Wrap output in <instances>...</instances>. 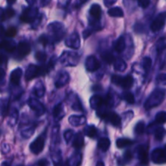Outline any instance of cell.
<instances>
[{"label": "cell", "mask_w": 166, "mask_h": 166, "mask_svg": "<svg viewBox=\"0 0 166 166\" xmlns=\"http://www.w3.org/2000/svg\"><path fill=\"white\" fill-rule=\"evenodd\" d=\"M17 51L18 54H19L21 57L26 56V55H29L31 51L30 45L26 42H20L17 46Z\"/></svg>", "instance_id": "obj_8"}, {"label": "cell", "mask_w": 166, "mask_h": 166, "mask_svg": "<svg viewBox=\"0 0 166 166\" xmlns=\"http://www.w3.org/2000/svg\"><path fill=\"white\" fill-rule=\"evenodd\" d=\"M86 135H87V136H88V137H95V136L96 135V127H94V126H91V127H88V129H87V132H86Z\"/></svg>", "instance_id": "obj_24"}, {"label": "cell", "mask_w": 166, "mask_h": 166, "mask_svg": "<svg viewBox=\"0 0 166 166\" xmlns=\"http://www.w3.org/2000/svg\"><path fill=\"white\" fill-rule=\"evenodd\" d=\"M61 109H62V105H57V106L54 109V111H53V114H54V116H55V117H57V116L60 114Z\"/></svg>", "instance_id": "obj_29"}, {"label": "cell", "mask_w": 166, "mask_h": 166, "mask_svg": "<svg viewBox=\"0 0 166 166\" xmlns=\"http://www.w3.org/2000/svg\"><path fill=\"white\" fill-rule=\"evenodd\" d=\"M17 166H24V165H22V164H20V165H17Z\"/></svg>", "instance_id": "obj_36"}, {"label": "cell", "mask_w": 166, "mask_h": 166, "mask_svg": "<svg viewBox=\"0 0 166 166\" xmlns=\"http://www.w3.org/2000/svg\"><path fill=\"white\" fill-rule=\"evenodd\" d=\"M138 157L140 159V163L144 165H148V151L144 146H139L137 148Z\"/></svg>", "instance_id": "obj_6"}, {"label": "cell", "mask_w": 166, "mask_h": 166, "mask_svg": "<svg viewBox=\"0 0 166 166\" xmlns=\"http://www.w3.org/2000/svg\"><path fill=\"white\" fill-rule=\"evenodd\" d=\"M37 164H38V166H48L49 162L47 161V160L42 159V160H40Z\"/></svg>", "instance_id": "obj_31"}, {"label": "cell", "mask_w": 166, "mask_h": 166, "mask_svg": "<svg viewBox=\"0 0 166 166\" xmlns=\"http://www.w3.org/2000/svg\"><path fill=\"white\" fill-rule=\"evenodd\" d=\"M152 160L156 164H161L166 163V151L164 149L156 148L152 153Z\"/></svg>", "instance_id": "obj_4"}, {"label": "cell", "mask_w": 166, "mask_h": 166, "mask_svg": "<svg viewBox=\"0 0 166 166\" xmlns=\"http://www.w3.org/2000/svg\"><path fill=\"white\" fill-rule=\"evenodd\" d=\"M47 71H48V69L46 67H38V66L31 64L28 67L26 75H25V78H26L27 80H30V79L36 78L38 75H44L47 73Z\"/></svg>", "instance_id": "obj_1"}, {"label": "cell", "mask_w": 166, "mask_h": 166, "mask_svg": "<svg viewBox=\"0 0 166 166\" xmlns=\"http://www.w3.org/2000/svg\"><path fill=\"white\" fill-rule=\"evenodd\" d=\"M112 81L117 85L121 86L125 89H129L133 86L134 79L131 75H127L126 77H121L119 75H113Z\"/></svg>", "instance_id": "obj_2"}, {"label": "cell", "mask_w": 166, "mask_h": 166, "mask_svg": "<svg viewBox=\"0 0 166 166\" xmlns=\"http://www.w3.org/2000/svg\"><path fill=\"white\" fill-rule=\"evenodd\" d=\"M83 137L81 136V134H79L77 135L75 140V143H74V146L77 148H79L83 146Z\"/></svg>", "instance_id": "obj_22"}, {"label": "cell", "mask_w": 166, "mask_h": 166, "mask_svg": "<svg viewBox=\"0 0 166 166\" xmlns=\"http://www.w3.org/2000/svg\"><path fill=\"white\" fill-rule=\"evenodd\" d=\"M145 131V124L144 122H139L135 127V131L137 135H142Z\"/></svg>", "instance_id": "obj_18"}, {"label": "cell", "mask_w": 166, "mask_h": 166, "mask_svg": "<svg viewBox=\"0 0 166 166\" xmlns=\"http://www.w3.org/2000/svg\"><path fill=\"white\" fill-rule=\"evenodd\" d=\"M126 47V43H125V39L123 37H120L117 40L114 45V49L115 51L118 53H122L125 50Z\"/></svg>", "instance_id": "obj_13"}, {"label": "cell", "mask_w": 166, "mask_h": 166, "mask_svg": "<svg viewBox=\"0 0 166 166\" xmlns=\"http://www.w3.org/2000/svg\"><path fill=\"white\" fill-rule=\"evenodd\" d=\"M14 15H15V11H14L13 9L7 8V10H6V11H5L4 20L5 18H6V19H9V18L13 17Z\"/></svg>", "instance_id": "obj_26"}, {"label": "cell", "mask_w": 166, "mask_h": 166, "mask_svg": "<svg viewBox=\"0 0 166 166\" xmlns=\"http://www.w3.org/2000/svg\"><path fill=\"white\" fill-rule=\"evenodd\" d=\"M156 122L158 124H164L166 123V111L159 112L156 115Z\"/></svg>", "instance_id": "obj_16"}, {"label": "cell", "mask_w": 166, "mask_h": 166, "mask_svg": "<svg viewBox=\"0 0 166 166\" xmlns=\"http://www.w3.org/2000/svg\"><path fill=\"white\" fill-rule=\"evenodd\" d=\"M131 159H132V154H131V152L130 151H127L124 154V160L127 162H128L130 161Z\"/></svg>", "instance_id": "obj_30"}, {"label": "cell", "mask_w": 166, "mask_h": 166, "mask_svg": "<svg viewBox=\"0 0 166 166\" xmlns=\"http://www.w3.org/2000/svg\"><path fill=\"white\" fill-rule=\"evenodd\" d=\"M2 166H10V164H9L8 163H7V162H3L2 164Z\"/></svg>", "instance_id": "obj_34"}, {"label": "cell", "mask_w": 166, "mask_h": 166, "mask_svg": "<svg viewBox=\"0 0 166 166\" xmlns=\"http://www.w3.org/2000/svg\"><path fill=\"white\" fill-rule=\"evenodd\" d=\"M90 14L96 20H99L101 15V7L98 4H92L90 8Z\"/></svg>", "instance_id": "obj_10"}, {"label": "cell", "mask_w": 166, "mask_h": 166, "mask_svg": "<svg viewBox=\"0 0 166 166\" xmlns=\"http://www.w3.org/2000/svg\"><path fill=\"white\" fill-rule=\"evenodd\" d=\"M36 59H37V60H38V61L43 62L46 59V55L45 53L39 51V52H37V54H36Z\"/></svg>", "instance_id": "obj_25"}, {"label": "cell", "mask_w": 166, "mask_h": 166, "mask_svg": "<svg viewBox=\"0 0 166 166\" xmlns=\"http://www.w3.org/2000/svg\"><path fill=\"white\" fill-rule=\"evenodd\" d=\"M17 33V29H15V27H9L8 29L6 30L5 35L7 37H14Z\"/></svg>", "instance_id": "obj_21"}, {"label": "cell", "mask_w": 166, "mask_h": 166, "mask_svg": "<svg viewBox=\"0 0 166 166\" xmlns=\"http://www.w3.org/2000/svg\"><path fill=\"white\" fill-rule=\"evenodd\" d=\"M164 150H165V151H166V145H165V146H164Z\"/></svg>", "instance_id": "obj_35"}, {"label": "cell", "mask_w": 166, "mask_h": 166, "mask_svg": "<svg viewBox=\"0 0 166 166\" xmlns=\"http://www.w3.org/2000/svg\"><path fill=\"white\" fill-rule=\"evenodd\" d=\"M166 131L164 128L163 127H158L157 129L155 131V138L156 140H162L164 139V136H165Z\"/></svg>", "instance_id": "obj_17"}, {"label": "cell", "mask_w": 166, "mask_h": 166, "mask_svg": "<svg viewBox=\"0 0 166 166\" xmlns=\"http://www.w3.org/2000/svg\"><path fill=\"white\" fill-rule=\"evenodd\" d=\"M22 74H23V71H22L21 68H16L15 70L11 73V75H10V82H11L12 84L14 85H18L19 83H20V79H21Z\"/></svg>", "instance_id": "obj_9"}, {"label": "cell", "mask_w": 166, "mask_h": 166, "mask_svg": "<svg viewBox=\"0 0 166 166\" xmlns=\"http://www.w3.org/2000/svg\"><path fill=\"white\" fill-rule=\"evenodd\" d=\"M123 99L125 101H127L128 104H134L135 103V96L131 92H126V93L123 95Z\"/></svg>", "instance_id": "obj_20"}, {"label": "cell", "mask_w": 166, "mask_h": 166, "mask_svg": "<svg viewBox=\"0 0 166 166\" xmlns=\"http://www.w3.org/2000/svg\"><path fill=\"white\" fill-rule=\"evenodd\" d=\"M7 2H8V4L11 5V4H13V3H15L16 0H7Z\"/></svg>", "instance_id": "obj_32"}, {"label": "cell", "mask_w": 166, "mask_h": 166, "mask_svg": "<svg viewBox=\"0 0 166 166\" xmlns=\"http://www.w3.org/2000/svg\"><path fill=\"white\" fill-rule=\"evenodd\" d=\"M96 166H105V164H104V163L101 161H99L97 162V164H96Z\"/></svg>", "instance_id": "obj_33"}, {"label": "cell", "mask_w": 166, "mask_h": 166, "mask_svg": "<svg viewBox=\"0 0 166 166\" xmlns=\"http://www.w3.org/2000/svg\"><path fill=\"white\" fill-rule=\"evenodd\" d=\"M131 144H133V141L129 139H126V138H120L116 141V145L118 148H127L128 146H131Z\"/></svg>", "instance_id": "obj_12"}, {"label": "cell", "mask_w": 166, "mask_h": 166, "mask_svg": "<svg viewBox=\"0 0 166 166\" xmlns=\"http://www.w3.org/2000/svg\"><path fill=\"white\" fill-rule=\"evenodd\" d=\"M39 42L41 44H42L43 46H46L49 42V39L48 37H46V35H42L41 37H39V39H38Z\"/></svg>", "instance_id": "obj_28"}, {"label": "cell", "mask_w": 166, "mask_h": 166, "mask_svg": "<svg viewBox=\"0 0 166 166\" xmlns=\"http://www.w3.org/2000/svg\"><path fill=\"white\" fill-rule=\"evenodd\" d=\"M166 23V11L161 12L154 19L151 24L150 29L152 32H158L164 28Z\"/></svg>", "instance_id": "obj_3"}, {"label": "cell", "mask_w": 166, "mask_h": 166, "mask_svg": "<svg viewBox=\"0 0 166 166\" xmlns=\"http://www.w3.org/2000/svg\"><path fill=\"white\" fill-rule=\"evenodd\" d=\"M108 14H109L110 16L112 17H123L124 15L123 13V11L120 7H113V8H110L108 11Z\"/></svg>", "instance_id": "obj_14"}, {"label": "cell", "mask_w": 166, "mask_h": 166, "mask_svg": "<svg viewBox=\"0 0 166 166\" xmlns=\"http://www.w3.org/2000/svg\"><path fill=\"white\" fill-rule=\"evenodd\" d=\"M101 57H102L103 60L106 62L107 63H112L114 61V55H112L111 53H105V54H103V55H101Z\"/></svg>", "instance_id": "obj_19"}, {"label": "cell", "mask_w": 166, "mask_h": 166, "mask_svg": "<svg viewBox=\"0 0 166 166\" xmlns=\"http://www.w3.org/2000/svg\"><path fill=\"white\" fill-rule=\"evenodd\" d=\"M45 147V137L44 136H40L37 138L34 141L30 144V151L33 154H39L42 152V150Z\"/></svg>", "instance_id": "obj_5"}, {"label": "cell", "mask_w": 166, "mask_h": 166, "mask_svg": "<svg viewBox=\"0 0 166 166\" xmlns=\"http://www.w3.org/2000/svg\"><path fill=\"white\" fill-rule=\"evenodd\" d=\"M111 144L110 140L108 138H101L98 141V148L103 152H106L109 148V146Z\"/></svg>", "instance_id": "obj_11"}, {"label": "cell", "mask_w": 166, "mask_h": 166, "mask_svg": "<svg viewBox=\"0 0 166 166\" xmlns=\"http://www.w3.org/2000/svg\"><path fill=\"white\" fill-rule=\"evenodd\" d=\"M150 1L151 0H138V2H139L140 7H143V8H146L150 4Z\"/></svg>", "instance_id": "obj_27"}, {"label": "cell", "mask_w": 166, "mask_h": 166, "mask_svg": "<svg viewBox=\"0 0 166 166\" xmlns=\"http://www.w3.org/2000/svg\"><path fill=\"white\" fill-rule=\"evenodd\" d=\"M104 117H105V119L109 121L112 125H114L115 127H119V126H120L121 118L120 117L118 116V114H117L116 113L110 112V113H108V114H105Z\"/></svg>", "instance_id": "obj_7"}, {"label": "cell", "mask_w": 166, "mask_h": 166, "mask_svg": "<svg viewBox=\"0 0 166 166\" xmlns=\"http://www.w3.org/2000/svg\"><path fill=\"white\" fill-rule=\"evenodd\" d=\"M152 66V59L149 57H145L143 60V67L144 68L145 70L148 71L150 69Z\"/></svg>", "instance_id": "obj_23"}, {"label": "cell", "mask_w": 166, "mask_h": 166, "mask_svg": "<svg viewBox=\"0 0 166 166\" xmlns=\"http://www.w3.org/2000/svg\"><path fill=\"white\" fill-rule=\"evenodd\" d=\"M2 48H4L7 52H12L15 51V42L12 41H3L2 43Z\"/></svg>", "instance_id": "obj_15"}]
</instances>
